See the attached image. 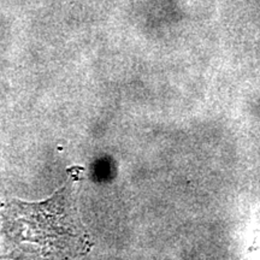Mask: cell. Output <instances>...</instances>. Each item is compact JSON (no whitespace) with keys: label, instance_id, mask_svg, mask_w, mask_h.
<instances>
[{"label":"cell","instance_id":"1","mask_svg":"<svg viewBox=\"0 0 260 260\" xmlns=\"http://www.w3.org/2000/svg\"><path fill=\"white\" fill-rule=\"evenodd\" d=\"M70 189L63 188L45 203L10 200L2 206L4 232L14 243L34 245L42 254H75L80 234Z\"/></svg>","mask_w":260,"mask_h":260}]
</instances>
